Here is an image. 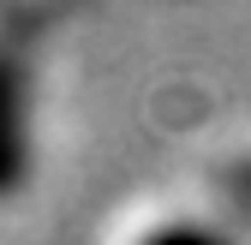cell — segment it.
<instances>
[{"instance_id": "cell-2", "label": "cell", "mask_w": 251, "mask_h": 245, "mask_svg": "<svg viewBox=\"0 0 251 245\" xmlns=\"http://www.w3.org/2000/svg\"><path fill=\"white\" fill-rule=\"evenodd\" d=\"M24 48H30V18L0 0V197L18 192L24 173Z\"/></svg>"}, {"instance_id": "cell-3", "label": "cell", "mask_w": 251, "mask_h": 245, "mask_svg": "<svg viewBox=\"0 0 251 245\" xmlns=\"http://www.w3.org/2000/svg\"><path fill=\"white\" fill-rule=\"evenodd\" d=\"M6 6H18L24 18H36V12H48V6H54V0H6Z\"/></svg>"}, {"instance_id": "cell-1", "label": "cell", "mask_w": 251, "mask_h": 245, "mask_svg": "<svg viewBox=\"0 0 251 245\" xmlns=\"http://www.w3.org/2000/svg\"><path fill=\"white\" fill-rule=\"evenodd\" d=\"M102 245H239L227 227V203L215 179H185V186H155L132 197L108 221Z\"/></svg>"}]
</instances>
